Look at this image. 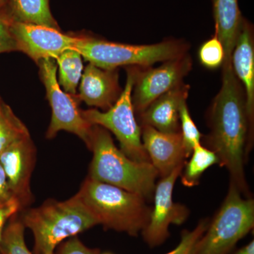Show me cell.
Here are the masks:
<instances>
[{
  "label": "cell",
  "instance_id": "6da1fadb",
  "mask_svg": "<svg viewBox=\"0 0 254 254\" xmlns=\"http://www.w3.org/2000/svg\"><path fill=\"white\" fill-rule=\"evenodd\" d=\"M222 85L207 113L209 133L203 136V146L217 155L219 165L227 169L230 182L242 195L252 197L246 178V159L254 143L246 109L243 86L232 64H222Z\"/></svg>",
  "mask_w": 254,
  "mask_h": 254
},
{
  "label": "cell",
  "instance_id": "7a4b0ae2",
  "mask_svg": "<svg viewBox=\"0 0 254 254\" xmlns=\"http://www.w3.org/2000/svg\"><path fill=\"white\" fill-rule=\"evenodd\" d=\"M88 148L93 153L90 179L141 195L147 201L153 199L159 175L151 163L128 158L117 148L109 131L98 125H93Z\"/></svg>",
  "mask_w": 254,
  "mask_h": 254
},
{
  "label": "cell",
  "instance_id": "3957f363",
  "mask_svg": "<svg viewBox=\"0 0 254 254\" xmlns=\"http://www.w3.org/2000/svg\"><path fill=\"white\" fill-rule=\"evenodd\" d=\"M77 195L107 230L137 237L149 221L152 208L141 195L89 177Z\"/></svg>",
  "mask_w": 254,
  "mask_h": 254
},
{
  "label": "cell",
  "instance_id": "277c9868",
  "mask_svg": "<svg viewBox=\"0 0 254 254\" xmlns=\"http://www.w3.org/2000/svg\"><path fill=\"white\" fill-rule=\"evenodd\" d=\"M21 222L34 237V254H55L63 241L99 225L77 194L65 201L52 200L28 210Z\"/></svg>",
  "mask_w": 254,
  "mask_h": 254
},
{
  "label": "cell",
  "instance_id": "5b68a950",
  "mask_svg": "<svg viewBox=\"0 0 254 254\" xmlns=\"http://www.w3.org/2000/svg\"><path fill=\"white\" fill-rule=\"evenodd\" d=\"M89 63L105 69L120 66H150L188 53L190 45L183 40L168 39L151 45L113 43L86 34L78 35L74 47Z\"/></svg>",
  "mask_w": 254,
  "mask_h": 254
},
{
  "label": "cell",
  "instance_id": "8992f818",
  "mask_svg": "<svg viewBox=\"0 0 254 254\" xmlns=\"http://www.w3.org/2000/svg\"><path fill=\"white\" fill-rule=\"evenodd\" d=\"M254 227V198L244 196L230 182L223 203L210 220L193 254H230Z\"/></svg>",
  "mask_w": 254,
  "mask_h": 254
},
{
  "label": "cell",
  "instance_id": "52a82bcc",
  "mask_svg": "<svg viewBox=\"0 0 254 254\" xmlns=\"http://www.w3.org/2000/svg\"><path fill=\"white\" fill-rule=\"evenodd\" d=\"M127 68V81L120 98L105 112L97 109L83 110V118L92 125L111 131L118 138L120 150L133 161L150 163L141 139V126L137 123L131 102L132 88L139 66Z\"/></svg>",
  "mask_w": 254,
  "mask_h": 254
},
{
  "label": "cell",
  "instance_id": "ba28073f",
  "mask_svg": "<svg viewBox=\"0 0 254 254\" xmlns=\"http://www.w3.org/2000/svg\"><path fill=\"white\" fill-rule=\"evenodd\" d=\"M37 64L52 109L51 122L47 131V138H54L60 131L71 132L79 137L89 148L93 125L82 116L74 95L68 94L60 88L57 78L58 66L55 60H42Z\"/></svg>",
  "mask_w": 254,
  "mask_h": 254
},
{
  "label": "cell",
  "instance_id": "9c48e42d",
  "mask_svg": "<svg viewBox=\"0 0 254 254\" xmlns=\"http://www.w3.org/2000/svg\"><path fill=\"white\" fill-rule=\"evenodd\" d=\"M192 66L193 61L189 53L164 62L158 67L139 66L131 93L137 116L159 97L183 83Z\"/></svg>",
  "mask_w": 254,
  "mask_h": 254
},
{
  "label": "cell",
  "instance_id": "30bf717a",
  "mask_svg": "<svg viewBox=\"0 0 254 254\" xmlns=\"http://www.w3.org/2000/svg\"><path fill=\"white\" fill-rule=\"evenodd\" d=\"M184 166L185 164L177 167L168 176L161 178L155 186L153 198L154 206L148 225L141 233L145 243L150 248L166 242L170 237V225H182L190 216V210L186 205L173 200L174 187Z\"/></svg>",
  "mask_w": 254,
  "mask_h": 254
},
{
  "label": "cell",
  "instance_id": "8fae6325",
  "mask_svg": "<svg viewBox=\"0 0 254 254\" xmlns=\"http://www.w3.org/2000/svg\"><path fill=\"white\" fill-rule=\"evenodd\" d=\"M11 33L17 51L36 63L44 59L56 60L65 50L74 48L78 40L76 35L66 34L61 30L16 21L11 25Z\"/></svg>",
  "mask_w": 254,
  "mask_h": 254
},
{
  "label": "cell",
  "instance_id": "7c38bea8",
  "mask_svg": "<svg viewBox=\"0 0 254 254\" xmlns=\"http://www.w3.org/2000/svg\"><path fill=\"white\" fill-rule=\"evenodd\" d=\"M36 160V147L31 136L13 143L0 154V163L6 174L10 190L21 209L33 201L31 177Z\"/></svg>",
  "mask_w": 254,
  "mask_h": 254
},
{
  "label": "cell",
  "instance_id": "4fadbf2b",
  "mask_svg": "<svg viewBox=\"0 0 254 254\" xmlns=\"http://www.w3.org/2000/svg\"><path fill=\"white\" fill-rule=\"evenodd\" d=\"M141 128L143 147L161 178L186 163L181 132L163 133L148 125H142Z\"/></svg>",
  "mask_w": 254,
  "mask_h": 254
},
{
  "label": "cell",
  "instance_id": "5bb4252c",
  "mask_svg": "<svg viewBox=\"0 0 254 254\" xmlns=\"http://www.w3.org/2000/svg\"><path fill=\"white\" fill-rule=\"evenodd\" d=\"M232 69L243 86L250 129L254 131V29L245 16L232 53Z\"/></svg>",
  "mask_w": 254,
  "mask_h": 254
},
{
  "label": "cell",
  "instance_id": "9a60e30c",
  "mask_svg": "<svg viewBox=\"0 0 254 254\" xmlns=\"http://www.w3.org/2000/svg\"><path fill=\"white\" fill-rule=\"evenodd\" d=\"M122 92L118 68L105 69L89 63L82 74L76 97L89 106L106 111L116 103Z\"/></svg>",
  "mask_w": 254,
  "mask_h": 254
},
{
  "label": "cell",
  "instance_id": "2e32d148",
  "mask_svg": "<svg viewBox=\"0 0 254 254\" xmlns=\"http://www.w3.org/2000/svg\"><path fill=\"white\" fill-rule=\"evenodd\" d=\"M190 86L182 83L159 97L138 115L140 126L148 125L163 133L180 131V105L186 102Z\"/></svg>",
  "mask_w": 254,
  "mask_h": 254
},
{
  "label": "cell",
  "instance_id": "e0dca14e",
  "mask_svg": "<svg viewBox=\"0 0 254 254\" xmlns=\"http://www.w3.org/2000/svg\"><path fill=\"white\" fill-rule=\"evenodd\" d=\"M215 35L221 42L225 52L222 64L231 63L232 53L240 31L243 15L238 0H211Z\"/></svg>",
  "mask_w": 254,
  "mask_h": 254
},
{
  "label": "cell",
  "instance_id": "ac0fdd59",
  "mask_svg": "<svg viewBox=\"0 0 254 254\" xmlns=\"http://www.w3.org/2000/svg\"><path fill=\"white\" fill-rule=\"evenodd\" d=\"M50 0H6L4 7L16 22L61 30L53 16Z\"/></svg>",
  "mask_w": 254,
  "mask_h": 254
},
{
  "label": "cell",
  "instance_id": "d6986e66",
  "mask_svg": "<svg viewBox=\"0 0 254 254\" xmlns=\"http://www.w3.org/2000/svg\"><path fill=\"white\" fill-rule=\"evenodd\" d=\"M190 158V161L185 163L180 177L182 185L191 188L199 185L200 177L209 168L219 165V160L213 151L202 144L193 148Z\"/></svg>",
  "mask_w": 254,
  "mask_h": 254
},
{
  "label": "cell",
  "instance_id": "ffe728a7",
  "mask_svg": "<svg viewBox=\"0 0 254 254\" xmlns=\"http://www.w3.org/2000/svg\"><path fill=\"white\" fill-rule=\"evenodd\" d=\"M59 66V84L64 92L75 95L82 76V56L75 48L65 50L57 58Z\"/></svg>",
  "mask_w": 254,
  "mask_h": 254
},
{
  "label": "cell",
  "instance_id": "44dd1931",
  "mask_svg": "<svg viewBox=\"0 0 254 254\" xmlns=\"http://www.w3.org/2000/svg\"><path fill=\"white\" fill-rule=\"evenodd\" d=\"M30 136L24 124L2 102L0 105V154L13 143Z\"/></svg>",
  "mask_w": 254,
  "mask_h": 254
},
{
  "label": "cell",
  "instance_id": "7402d4cb",
  "mask_svg": "<svg viewBox=\"0 0 254 254\" xmlns=\"http://www.w3.org/2000/svg\"><path fill=\"white\" fill-rule=\"evenodd\" d=\"M24 225L17 218H10L0 241L1 254H33L28 250L24 238Z\"/></svg>",
  "mask_w": 254,
  "mask_h": 254
},
{
  "label": "cell",
  "instance_id": "603a6c76",
  "mask_svg": "<svg viewBox=\"0 0 254 254\" xmlns=\"http://www.w3.org/2000/svg\"><path fill=\"white\" fill-rule=\"evenodd\" d=\"M180 132H181L184 148L186 153L187 158H190L193 148L197 145L201 144L203 135L200 133L191 116L187 106V101L180 105Z\"/></svg>",
  "mask_w": 254,
  "mask_h": 254
},
{
  "label": "cell",
  "instance_id": "cb8c5ba5",
  "mask_svg": "<svg viewBox=\"0 0 254 254\" xmlns=\"http://www.w3.org/2000/svg\"><path fill=\"white\" fill-rule=\"evenodd\" d=\"M198 58L200 63L210 69L222 66L225 60V52L221 42L215 34L200 46Z\"/></svg>",
  "mask_w": 254,
  "mask_h": 254
},
{
  "label": "cell",
  "instance_id": "d4e9b609",
  "mask_svg": "<svg viewBox=\"0 0 254 254\" xmlns=\"http://www.w3.org/2000/svg\"><path fill=\"white\" fill-rule=\"evenodd\" d=\"M210 220L202 219L191 230L182 232L180 243L174 250L165 254H193L197 243L208 228Z\"/></svg>",
  "mask_w": 254,
  "mask_h": 254
},
{
  "label": "cell",
  "instance_id": "484cf974",
  "mask_svg": "<svg viewBox=\"0 0 254 254\" xmlns=\"http://www.w3.org/2000/svg\"><path fill=\"white\" fill-rule=\"evenodd\" d=\"M13 22L14 20L4 6L0 10V53L17 51L16 41L11 33Z\"/></svg>",
  "mask_w": 254,
  "mask_h": 254
},
{
  "label": "cell",
  "instance_id": "4316f807",
  "mask_svg": "<svg viewBox=\"0 0 254 254\" xmlns=\"http://www.w3.org/2000/svg\"><path fill=\"white\" fill-rule=\"evenodd\" d=\"M98 249H91L86 247L81 241L75 237H71L63 242L55 250V254H100Z\"/></svg>",
  "mask_w": 254,
  "mask_h": 254
},
{
  "label": "cell",
  "instance_id": "83f0119b",
  "mask_svg": "<svg viewBox=\"0 0 254 254\" xmlns=\"http://www.w3.org/2000/svg\"><path fill=\"white\" fill-rule=\"evenodd\" d=\"M21 210V205L15 198L6 204L0 206V241L6 222Z\"/></svg>",
  "mask_w": 254,
  "mask_h": 254
},
{
  "label": "cell",
  "instance_id": "f1b7e54d",
  "mask_svg": "<svg viewBox=\"0 0 254 254\" xmlns=\"http://www.w3.org/2000/svg\"><path fill=\"white\" fill-rule=\"evenodd\" d=\"M14 198V195L9 188L6 174L0 163V206L6 204Z\"/></svg>",
  "mask_w": 254,
  "mask_h": 254
},
{
  "label": "cell",
  "instance_id": "f546056e",
  "mask_svg": "<svg viewBox=\"0 0 254 254\" xmlns=\"http://www.w3.org/2000/svg\"><path fill=\"white\" fill-rule=\"evenodd\" d=\"M232 254H254V241L252 240L247 245L234 252Z\"/></svg>",
  "mask_w": 254,
  "mask_h": 254
},
{
  "label": "cell",
  "instance_id": "4dcf8cb0",
  "mask_svg": "<svg viewBox=\"0 0 254 254\" xmlns=\"http://www.w3.org/2000/svg\"><path fill=\"white\" fill-rule=\"evenodd\" d=\"M6 0H0V10L4 7L5 4H6Z\"/></svg>",
  "mask_w": 254,
  "mask_h": 254
},
{
  "label": "cell",
  "instance_id": "1f68e13d",
  "mask_svg": "<svg viewBox=\"0 0 254 254\" xmlns=\"http://www.w3.org/2000/svg\"><path fill=\"white\" fill-rule=\"evenodd\" d=\"M2 100H1V98H0V105H1V103H2Z\"/></svg>",
  "mask_w": 254,
  "mask_h": 254
},
{
  "label": "cell",
  "instance_id": "d6a6232c",
  "mask_svg": "<svg viewBox=\"0 0 254 254\" xmlns=\"http://www.w3.org/2000/svg\"><path fill=\"white\" fill-rule=\"evenodd\" d=\"M110 254V253H104V254Z\"/></svg>",
  "mask_w": 254,
  "mask_h": 254
},
{
  "label": "cell",
  "instance_id": "836d02e7",
  "mask_svg": "<svg viewBox=\"0 0 254 254\" xmlns=\"http://www.w3.org/2000/svg\"><path fill=\"white\" fill-rule=\"evenodd\" d=\"M0 254H1V253H0Z\"/></svg>",
  "mask_w": 254,
  "mask_h": 254
}]
</instances>
